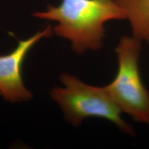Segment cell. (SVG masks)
<instances>
[{
	"label": "cell",
	"mask_w": 149,
	"mask_h": 149,
	"mask_svg": "<svg viewBox=\"0 0 149 149\" xmlns=\"http://www.w3.org/2000/svg\"><path fill=\"white\" fill-rule=\"evenodd\" d=\"M130 24L133 36L149 44V0H114Z\"/></svg>",
	"instance_id": "obj_5"
},
{
	"label": "cell",
	"mask_w": 149,
	"mask_h": 149,
	"mask_svg": "<svg viewBox=\"0 0 149 149\" xmlns=\"http://www.w3.org/2000/svg\"><path fill=\"white\" fill-rule=\"evenodd\" d=\"M60 81L63 86L53 88L50 95L70 124L79 126L85 119L99 117L114 124L122 133L135 135L133 128L123 119L122 112L105 86L87 84L67 72L61 74Z\"/></svg>",
	"instance_id": "obj_2"
},
{
	"label": "cell",
	"mask_w": 149,
	"mask_h": 149,
	"mask_svg": "<svg viewBox=\"0 0 149 149\" xmlns=\"http://www.w3.org/2000/svg\"><path fill=\"white\" fill-rule=\"evenodd\" d=\"M51 25L38 31L29 38L19 41L17 46L6 55H0V94L6 102H22L33 98V94L24 85L22 66L30 50L39 41L51 37Z\"/></svg>",
	"instance_id": "obj_4"
},
{
	"label": "cell",
	"mask_w": 149,
	"mask_h": 149,
	"mask_svg": "<svg viewBox=\"0 0 149 149\" xmlns=\"http://www.w3.org/2000/svg\"><path fill=\"white\" fill-rule=\"evenodd\" d=\"M0 95H1V94H0Z\"/></svg>",
	"instance_id": "obj_6"
},
{
	"label": "cell",
	"mask_w": 149,
	"mask_h": 149,
	"mask_svg": "<svg viewBox=\"0 0 149 149\" xmlns=\"http://www.w3.org/2000/svg\"><path fill=\"white\" fill-rule=\"evenodd\" d=\"M33 16L57 22L53 33L69 41L77 54L100 50L105 24L126 19L125 13L114 0H62L59 5H48L45 10L35 12Z\"/></svg>",
	"instance_id": "obj_1"
},
{
	"label": "cell",
	"mask_w": 149,
	"mask_h": 149,
	"mask_svg": "<svg viewBox=\"0 0 149 149\" xmlns=\"http://www.w3.org/2000/svg\"><path fill=\"white\" fill-rule=\"evenodd\" d=\"M141 43L133 35L121 37L115 49L117 73L105 86L122 113L137 122L149 124V92L139 71Z\"/></svg>",
	"instance_id": "obj_3"
}]
</instances>
